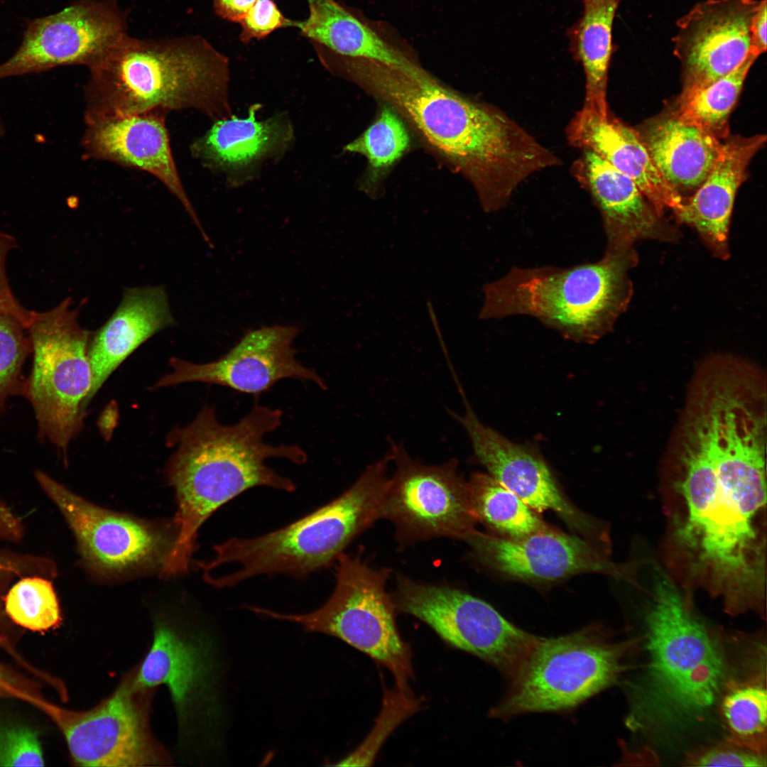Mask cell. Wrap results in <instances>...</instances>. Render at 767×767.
Segmentation results:
<instances>
[{"label":"cell","instance_id":"1","mask_svg":"<svg viewBox=\"0 0 767 767\" xmlns=\"http://www.w3.org/2000/svg\"><path fill=\"white\" fill-rule=\"evenodd\" d=\"M674 443L684 506L676 539L727 611L756 608L765 574L766 424L734 408L702 410L680 423Z\"/></svg>","mask_w":767,"mask_h":767},{"label":"cell","instance_id":"2","mask_svg":"<svg viewBox=\"0 0 767 767\" xmlns=\"http://www.w3.org/2000/svg\"><path fill=\"white\" fill-rule=\"evenodd\" d=\"M349 77L407 116L470 180L486 212L504 207L530 176L560 164L504 112L454 93L418 65L404 70L361 61Z\"/></svg>","mask_w":767,"mask_h":767},{"label":"cell","instance_id":"3","mask_svg":"<svg viewBox=\"0 0 767 767\" xmlns=\"http://www.w3.org/2000/svg\"><path fill=\"white\" fill-rule=\"evenodd\" d=\"M282 416L280 409L255 404L238 423L223 425L215 409L205 406L190 424L170 432L168 443L175 448L168 475L178 509L176 535L163 566L165 575L187 572L199 528L229 501L256 486L295 490L290 479L265 463L269 458L297 464L308 461L307 453L296 445L265 442V436L281 425Z\"/></svg>","mask_w":767,"mask_h":767},{"label":"cell","instance_id":"4","mask_svg":"<svg viewBox=\"0 0 767 767\" xmlns=\"http://www.w3.org/2000/svg\"><path fill=\"white\" fill-rule=\"evenodd\" d=\"M85 121L195 109L232 114L229 61L199 36L144 40L125 36L89 67Z\"/></svg>","mask_w":767,"mask_h":767},{"label":"cell","instance_id":"5","mask_svg":"<svg viewBox=\"0 0 767 767\" xmlns=\"http://www.w3.org/2000/svg\"><path fill=\"white\" fill-rule=\"evenodd\" d=\"M388 452L367 466L337 498L296 521L253 538H232L214 547L213 557L197 563L203 575L224 565L233 571L205 580L219 588L264 574L302 577L329 567L359 534L381 518L390 477Z\"/></svg>","mask_w":767,"mask_h":767},{"label":"cell","instance_id":"6","mask_svg":"<svg viewBox=\"0 0 767 767\" xmlns=\"http://www.w3.org/2000/svg\"><path fill=\"white\" fill-rule=\"evenodd\" d=\"M637 261L632 247L566 268L513 267L484 285L479 318L529 316L567 339L594 343L626 310L633 292L629 272Z\"/></svg>","mask_w":767,"mask_h":767},{"label":"cell","instance_id":"7","mask_svg":"<svg viewBox=\"0 0 767 767\" xmlns=\"http://www.w3.org/2000/svg\"><path fill=\"white\" fill-rule=\"evenodd\" d=\"M645 623L648 702L664 714L698 718L714 703L725 682L721 647L664 576L655 582Z\"/></svg>","mask_w":767,"mask_h":767},{"label":"cell","instance_id":"8","mask_svg":"<svg viewBox=\"0 0 767 767\" xmlns=\"http://www.w3.org/2000/svg\"><path fill=\"white\" fill-rule=\"evenodd\" d=\"M336 561L334 591L317 609L294 614L247 608L266 617L297 624L308 631L339 638L387 668L396 687L410 690L414 678L411 649L399 633L396 606L386 590L390 570L373 568L359 555L344 553Z\"/></svg>","mask_w":767,"mask_h":767},{"label":"cell","instance_id":"9","mask_svg":"<svg viewBox=\"0 0 767 767\" xmlns=\"http://www.w3.org/2000/svg\"><path fill=\"white\" fill-rule=\"evenodd\" d=\"M72 303L66 298L50 310H32L27 331L33 366L23 394L34 410L38 438L53 443L65 462L83 428L92 384V335L80 325L79 308Z\"/></svg>","mask_w":767,"mask_h":767},{"label":"cell","instance_id":"10","mask_svg":"<svg viewBox=\"0 0 767 767\" xmlns=\"http://www.w3.org/2000/svg\"><path fill=\"white\" fill-rule=\"evenodd\" d=\"M625 649L597 625L557 637L539 636L490 715L506 719L572 709L616 681Z\"/></svg>","mask_w":767,"mask_h":767},{"label":"cell","instance_id":"11","mask_svg":"<svg viewBox=\"0 0 767 767\" xmlns=\"http://www.w3.org/2000/svg\"><path fill=\"white\" fill-rule=\"evenodd\" d=\"M396 611L415 617L447 644L500 671L508 680L538 639L487 602L452 586L398 575L392 596Z\"/></svg>","mask_w":767,"mask_h":767},{"label":"cell","instance_id":"12","mask_svg":"<svg viewBox=\"0 0 767 767\" xmlns=\"http://www.w3.org/2000/svg\"><path fill=\"white\" fill-rule=\"evenodd\" d=\"M395 472L385 494L381 518L390 521L403 545L437 538L464 540L475 529L468 482L457 459L431 465L391 442Z\"/></svg>","mask_w":767,"mask_h":767},{"label":"cell","instance_id":"13","mask_svg":"<svg viewBox=\"0 0 767 767\" xmlns=\"http://www.w3.org/2000/svg\"><path fill=\"white\" fill-rule=\"evenodd\" d=\"M35 478L63 516L90 570L115 576L163 565L175 538L158 526L97 506L43 471Z\"/></svg>","mask_w":767,"mask_h":767},{"label":"cell","instance_id":"14","mask_svg":"<svg viewBox=\"0 0 767 767\" xmlns=\"http://www.w3.org/2000/svg\"><path fill=\"white\" fill-rule=\"evenodd\" d=\"M126 17L113 0H80L28 25L16 52L0 64V80L55 67H89L125 36Z\"/></svg>","mask_w":767,"mask_h":767},{"label":"cell","instance_id":"15","mask_svg":"<svg viewBox=\"0 0 767 767\" xmlns=\"http://www.w3.org/2000/svg\"><path fill=\"white\" fill-rule=\"evenodd\" d=\"M134 676L94 708L58 709L57 719L73 760L84 766H142L165 761L148 727L143 692Z\"/></svg>","mask_w":767,"mask_h":767},{"label":"cell","instance_id":"16","mask_svg":"<svg viewBox=\"0 0 767 767\" xmlns=\"http://www.w3.org/2000/svg\"><path fill=\"white\" fill-rule=\"evenodd\" d=\"M462 398L464 412L452 415L464 428L477 460L488 474L537 513L553 511L577 535L606 550L605 529L567 498L541 456L484 425Z\"/></svg>","mask_w":767,"mask_h":767},{"label":"cell","instance_id":"17","mask_svg":"<svg viewBox=\"0 0 767 767\" xmlns=\"http://www.w3.org/2000/svg\"><path fill=\"white\" fill-rule=\"evenodd\" d=\"M300 329L294 325L263 326L248 331L227 354L207 363L171 358V371L155 384L160 388L190 382L229 388L259 395L285 379L310 381L326 389L323 379L296 358L293 347Z\"/></svg>","mask_w":767,"mask_h":767},{"label":"cell","instance_id":"18","mask_svg":"<svg viewBox=\"0 0 767 767\" xmlns=\"http://www.w3.org/2000/svg\"><path fill=\"white\" fill-rule=\"evenodd\" d=\"M463 540L482 563L521 580L547 582L587 573L626 574V569L610 561L592 542L550 526L517 538L474 529Z\"/></svg>","mask_w":767,"mask_h":767},{"label":"cell","instance_id":"19","mask_svg":"<svg viewBox=\"0 0 767 767\" xmlns=\"http://www.w3.org/2000/svg\"><path fill=\"white\" fill-rule=\"evenodd\" d=\"M760 1L705 0L677 22L674 52L685 95L736 68L751 53V25Z\"/></svg>","mask_w":767,"mask_h":767},{"label":"cell","instance_id":"20","mask_svg":"<svg viewBox=\"0 0 767 767\" xmlns=\"http://www.w3.org/2000/svg\"><path fill=\"white\" fill-rule=\"evenodd\" d=\"M165 116L153 113L130 114L86 124L82 139L84 156L143 170L157 178L180 202L207 241L210 239L182 185Z\"/></svg>","mask_w":767,"mask_h":767},{"label":"cell","instance_id":"21","mask_svg":"<svg viewBox=\"0 0 767 767\" xmlns=\"http://www.w3.org/2000/svg\"><path fill=\"white\" fill-rule=\"evenodd\" d=\"M260 107L259 104L251 105L245 118L232 114L214 119L190 146L193 157L211 170L224 173L230 186L251 180L264 161L279 158L293 140L287 114L278 113L259 121L256 114Z\"/></svg>","mask_w":767,"mask_h":767},{"label":"cell","instance_id":"22","mask_svg":"<svg viewBox=\"0 0 767 767\" xmlns=\"http://www.w3.org/2000/svg\"><path fill=\"white\" fill-rule=\"evenodd\" d=\"M309 16L293 27L311 43L321 63L337 72L356 61L409 70L416 65L374 25L336 0H306Z\"/></svg>","mask_w":767,"mask_h":767},{"label":"cell","instance_id":"23","mask_svg":"<svg viewBox=\"0 0 767 767\" xmlns=\"http://www.w3.org/2000/svg\"><path fill=\"white\" fill-rule=\"evenodd\" d=\"M580 165L585 185L602 217L606 252L632 248L634 242L644 239L663 241L677 239V232L661 220L630 178L587 149Z\"/></svg>","mask_w":767,"mask_h":767},{"label":"cell","instance_id":"24","mask_svg":"<svg viewBox=\"0 0 767 767\" xmlns=\"http://www.w3.org/2000/svg\"><path fill=\"white\" fill-rule=\"evenodd\" d=\"M766 141L761 134L726 138L706 179L674 211L679 221L693 227L722 259L729 256V227L736 192L746 178L750 161Z\"/></svg>","mask_w":767,"mask_h":767},{"label":"cell","instance_id":"25","mask_svg":"<svg viewBox=\"0 0 767 767\" xmlns=\"http://www.w3.org/2000/svg\"><path fill=\"white\" fill-rule=\"evenodd\" d=\"M567 136L572 146L594 152L630 178L659 215L681 206L682 196L663 178L640 135L618 119L581 109L570 122Z\"/></svg>","mask_w":767,"mask_h":767},{"label":"cell","instance_id":"26","mask_svg":"<svg viewBox=\"0 0 767 767\" xmlns=\"http://www.w3.org/2000/svg\"><path fill=\"white\" fill-rule=\"evenodd\" d=\"M174 323L163 287L126 289L116 311L91 337L89 358L92 384L88 403L131 354L151 337Z\"/></svg>","mask_w":767,"mask_h":767},{"label":"cell","instance_id":"27","mask_svg":"<svg viewBox=\"0 0 767 767\" xmlns=\"http://www.w3.org/2000/svg\"><path fill=\"white\" fill-rule=\"evenodd\" d=\"M640 137L655 165L680 195L696 190L706 179L722 141L680 121L674 113L653 120Z\"/></svg>","mask_w":767,"mask_h":767},{"label":"cell","instance_id":"28","mask_svg":"<svg viewBox=\"0 0 767 767\" xmlns=\"http://www.w3.org/2000/svg\"><path fill=\"white\" fill-rule=\"evenodd\" d=\"M621 0H583L581 18L567 31L574 58L582 64L585 76L582 109L606 118L608 73L614 51L612 28Z\"/></svg>","mask_w":767,"mask_h":767},{"label":"cell","instance_id":"29","mask_svg":"<svg viewBox=\"0 0 767 767\" xmlns=\"http://www.w3.org/2000/svg\"><path fill=\"white\" fill-rule=\"evenodd\" d=\"M205 673L206 663L200 649L168 626L159 624L133 682L141 690L165 685L177 707L183 708Z\"/></svg>","mask_w":767,"mask_h":767},{"label":"cell","instance_id":"30","mask_svg":"<svg viewBox=\"0 0 767 767\" xmlns=\"http://www.w3.org/2000/svg\"><path fill=\"white\" fill-rule=\"evenodd\" d=\"M467 482L477 523L495 534L517 538L548 526L538 513L489 474L474 473Z\"/></svg>","mask_w":767,"mask_h":767},{"label":"cell","instance_id":"31","mask_svg":"<svg viewBox=\"0 0 767 767\" xmlns=\"http://www.w3.org/2000/svg\"><path fill=\"white\" fill-rule=\"evenodd\" d=\"M758 56L750 53L732 72L707 87L681 95L674 114L722 140L729 134L728 121L748 73Z\"/></svg>","mask_w":767,"mask_h":767},{"label":"cell","instance_id":"32","mask_svg":"<svg viewBox=\"0 0 767 767\" xmlns=\"http://www.w3.org/2000/svg\"><path fill=\"white\" fill-rule=\"evenodd\" d=\"M722 705L729 732L728 741L765 753L767 737L765 687L756 683L737 686L725 695Z\"/></svg>","mask_w":767,"mask_h":767},{"label":"cell","instance_id":"33","mask_svg":"<svg viewBox=\"0 0 767 767\" xmlns=\"http://www.w3.org/2000/svg\"><path fill=\"white\" fill-rule=\"evenodd\" d=\"M4 606L14 623L33 631L56 628L62 621L51 579L42 576L20 578L7 591Z\"/></svg>","mask_w":767,"mask_h":767},{"label":"cell","instance_id":"34","mask_svg":"<svg viewBox=\"0 0 767 767\" xmlns=\"http://www.w3.org/2000/svg\"><path fill=\"white\" fill-rule=\"evenodd\" d=\"M410 144L408 132L393 107L386 105L376 120L344 150L364 156L375 170L393 164Z\"/></svg>","mask_w":767,"mask_h":767},{"label":"cell","instance_id":"35","mask_svg":"<svg viewBox=\"0 0 767 767\" xmlns=\"http://www.w3.org/2000/svg\"><path fill=\"white\" fill-rule=\"evenodd\" d=\"M421 700L411 690L396 687L386 690L381 711L366 739L334 766H371L389 735L407 718L420 710Z\"/></svg>","mask_w":767,"mask_h":767},{"label":"cell","instance_id":"36","mask_svg":"<svg viewBox=\"0 0 767 767\" xmlns=\"http://www.w3.org/2000/svg\"><path fill=\"white\" fill-rule=\"evenodd\" d=\"M31 353V342L23 322L13 315L0 313V415L6 411L9 398L23 396V366Z\"/></svg>","mask_w":767,"mask_h":767},{"label":"cell","instance_id":"37","mask_svg":"<svg viewBox=\"0 0 767 767\" xmlns=\"http://www.w3.org/2000/svg\"><path fill=\"white\" fill-rule=\"evenodd\" d=\"M0 766H44L37 733L23 727L0 729Z\"/></svg>","mask_w":767,"mask_h":767},{"label":"cell","instance_id":"38","mask_svg":"<svg viewBox=\"0 0 767 767\" xmlns=\"http://www.w3.org/2000/svg\"><path fill=\"white\" fill-rule=\"evenodd\" d=\"M57 572L55 563L47 557L0 550V606L14 579L38 575L53 580Z\"/></svg>","mask_w":767,"mask_h":767},{"label":"cell","instance_id":"39","mask_svg":"<svg viewBox=\"0 0 767 767\" xmlns=\"http://www.w3.org/2000/svg\"><path fill=\"white\" fill-rule=\"evenodd\" d=\"M293 21L283 15L273 0H256L239 22V39L244 43L260 40L279 28L293 27Z\"/></svg>","mask_w":767,"mask_h":767},{"label":"cell","instance_id":"40","mask_svg":"<svg viewBox=\"0 0 767 767\" xmlns=\"http://www.w3.org/2000/svg\"><path fill=\"white\" fill-rule=\"evenodd\" d=\"M707 748L690 756L695 766L761 767L766 766L765 753L756 752L731 742Z\"/></svg>","mask_w":767,"mask_h":767},{"label":"cell","instance_id":"41","mask_svg":"<svg viewBox=\"0 0 767 767\" xmlns=\"http://www.w3.org/2000/svg\"><path fill=\"white\" fill-rule=\"evenodd\" d=\"M17 247L16 239L0 230V313H9L21 320L28 327L32 310L22 306L13 293L6 273V259L9 252Z\"/></svg>","mask_w":767,"mask_h":767},{"label":"cell","instance_id":"42","mask_svg":"<svg viewBox=\"0 0 767 767\" xmlns=\"http://www.w3.org/2000/svg\"><path fill=\"white\" fill-rule=\"evenodd\" d=\"M766 0L759 1L751 25V53L757 56L766 50Z\"/></svg>","mask_w":767,"mask_h":767},{"label":"cell","instance_id":"43","mask_svg":"<svg viewBox=\"0 0 767 767\" xmlns=\"http://www.w3.org/2000/svg\"><path fill=\"white\" fill-rule=\"evenodd\" d=\"M23 531L21 520L0 501V539L15 542L21 538Z\"/></svg>","mask_w":767,"mask_h":767},{"label":"cell","instance_id":"44","mask_svg":"<svg viewBox=\"0 0 767 767\" xmlns=\"http://www.w3.org/2000/svg\"><path fill=\"white\" fill-rule=\"evenodd\" d=\"M256 0H212L217 16L239 23Z\"/></svg>","mask_w":767,"mask_h":767},{"label":"cell","instance_id":"45","mask_svg":"<svg viewBox=\"0 0 767 767\" xmlns=\"http://www.w3.org/2000/svg\"><path fill=\"white\" fill-rule=\"evenodd\" d=\"M13 683V678L0 666V696L6 695Z\"/></svg>","mask_w":767,"mask_h":767}]
</instances>
